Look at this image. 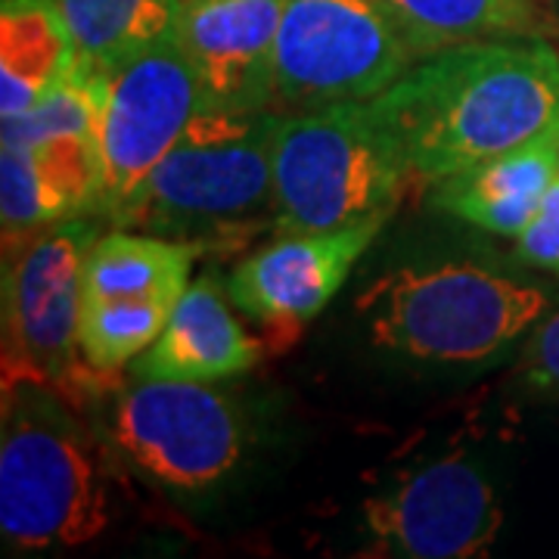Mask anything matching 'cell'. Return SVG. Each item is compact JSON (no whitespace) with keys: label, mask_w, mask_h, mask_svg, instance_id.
Returning a JSON list of instances; mask_svg holds the SVG:
<instances>
[{"label":"cell","mask_w":559,"mask_h":559,"mask_svg":"<svg viewBox=\"0 0 559 559\" xmlns=\"http://www.w3.org/2000/svg\"><path fill=\"white\" fill-rule=\"evenodd\" d=\"M79 60L106 72L140 50L178 38L180 0H53Z\"/></svg>","instance_id":"obj_19"},{"label":"cell","mask_w":559,"mask_h":559,"mask_svg":"<svg viewBox=\"0 0 559 559\" xmlns=\"http://www.w3.org/2000/svg\"><path fill=\"white\" fill-rule=\"evenodd\" d=\"M100 146H7L0 153V221L7 259L84 209H100Z\"/></svg>","instance_id":"obj_13"},{"label":"cell","mask_w":559,"mask_h":559,"mask_svg":"<svg viewBox=\"0 0 559 559\" xmlns=\"http://www.w3.org/2000/svg\"><path fill=\"white\" fill-rule=\"evenodd\" d=\"M75 66L79 50L53 0H0V119L32 109Z\"/></svg>","instance_id":"obj_17"},{"label":"cell","mask_w":559,"mask_h":559,"mask_svg":"<svg viewBox=\"0 0 559 559\" xmlns=\"http://www.w3.org/2000/svg\"><path fill=\"white\" fill-rule=\"evenodd\" d=\"M103 84L100 215L124 209L200 112V81L178 38L97 72Z\"/></svg>","instance_id":"obj_10"},{"label":"cell","mask_w":559,"mask_h":559,"mask_svg":"<svg viewBox=\"0 0 559 559\" xmlns=\"http://www.w3.org/2000/svg\"><path fill=\"white\" fill-rule=\"evenodd\" d=\"M286 0H180L178 40L202 109H274V44Z\"/></svg>","instance_id":"obj_12"},{"label":"cell","mask_w":559,"mask_h":559,"mask_svg":"<svg viewBox=\"0 0 559 559\" xmlns=\"http://www.w3.org/2000/svg\"><path fill=\"white\" fill-rule=\"evenodd\" d=\"M97 237L94 221H62L3 267V382L50 385L81 411L121 382L81 352V267Z\"/></svg>","instance_id":"obj_6"},{"label":"cell","mask_w":559,"mask_h":559,"mask_svg":"<svg viewBox=\"0 0 559 559\" xmlns=\"http://www.w3.org/2000/svg\"><path fill=\"white\" fill-rule=\"evenodd\" d=\"M500 528L495 485L460 454L419 466L360 507L367 557L481 559Z\"/></svg>","instance_id":"obj_9"},{"label":"cell","mask_w":559,"mask_h":559,"mask_svg":"<svg viewBox=\"0 0 559 559\" xmlns=\"http://www.w3.org/2000/svg\"><path fill=\"white\" fill-rule=\"evenodd\" d=\"M280 109H202L112 224L168 240L237 246L274 227Z\"/></svg>","instance_id":"obj_3"},{"label":"cell","mask_w":559,"mask_h":559,"mask_svg":"<svg viewBox=\"0 0 559 559\" xmlns=\"http://www.w3.org/2000/svg\"><path fill=\"white\" fill-rule=\"evenodd\" d=\"M81 414L50 385L3 382L0 538L10 554L72 550L109 528V454Z\"/></svg>","instance_id":"obj_2"},{"label":"cell","mask_w":559,"mask_h":559,"mask_svg":"<svg viewBox=\"0 0 559 559\" xmlns=\"http://www.w3.org/2000/svg\"><path fill=\"white\" fill-rule=\"evenodd\" d=\"M559 178V128L520 150L479 162L432 187V200L448 215L488 234L516 240L538 212L547 187Z\"/></svg>","instance_id":"obj_15"},{"label":"cell","mask_w":559,"mask_h":559,"mask_svg":"<svg viewBox=\"0 0 559 559\" xmlns=\"http://www.w3.org/2000/svg\"><path fill=\"white\" fill-rule=\"evenodd\" d=\"M399 143L373 100L280 112L274 138V230L314 234L395 215L411 190Z\"/></svg>","instance_id":"obj_4"},{"label":"cell","mask_w":559,"mask_h":559,"mask_svg":"<svg viewBox=\"0 0 559 559\" xmlns=\"http://www.w3.org/2000/svg\"><path fill=\"white\" fill-rule=\"evenodd\" d=\"M109 441L146 479L171 491H205L234 473L246 429L212 382L121 380L112 392Z\"/></svg>","instance_id":"obj_8"},{"label":"cell","mask_w":559,"mask_h":559,"mask_svg":"<svg viewBox=\"0 0 559 559\" xmlns=\"http://www.w3.org/2000/svg\"><path fill=\"white\" fill-rule=\"evenodd\" d=\"M414 62L380 0H286L274 44V109L377 100Z\"/></svg>","instance_id":"obj_7"},{"label":"cell","mask_w":559,"mask_h":559,"mask_svg":"<svg viewBox=\"0 0 559 559\" xmlns=\"http://www.w3.org/2000/svg\"><path fill=\"white\" fill-rule=\"evenodd\" d=\"M522 373L538 389H559V311L535 330L522 355Z\"/></svg>","instance_id":"obj_21"},{"label":"cell","mask_w":559,"mask_h":559,"mask_svg":"<svg viewBox=\"0 0 559 559\" xmlns=\"http://www.w3.org/2000/svg\"><path fill=\"white\" fill-rule=\"evenodd\" d=\"M227 299L212 280L190 283L159 340L124 373L153 380L218 382L252 370L261 358V342L242 326Z\"/></svg>","instance_id":"obj_14"},{"label":"cell","mask_w":559,"mask_h":559,"mask_svg":"<svg viewBox=\"0 0 559 559\" xmlns=\"http://www.w3.org/2000/svg\"><path fill=\"white\" fill-rule=\"evenodd\" d=\"M423 60L473 40L544 38V0H380Z\"/></svg>","instance_id":"obj_18"},{"label":"cell","mask_w":559,"mask_h":559,"mask_svg":"<svg viewBox=\"0 0 559 559\" xmlns=\"http://www.w3.org/2000/svg\"><path fill=\"white\" fill-rule=\"evenodd\" d=\"M417 187L559 128V53L544 38L473 40L423 57L377 100Z\"/></svg>","instance_id":"obj_1"},{"label":"cell","mask_w":559,"mask_h":559,"mask_svg":"<svg viewBox=\"0 0 559 559\" xmlns=\"http://www.w3.org/2000/svg\"><path fill=\"white\" fill-rule=\"evenodd\" d=\"M200 252L193 242L128 227L100 234L84 255L81 299L178 305L190 289V274Z\"/></svg>","instance_id":"obj_16"},{"label":"cell","mask_w":559,"mask_h":559,"mask_svg":"<svg viewBox=\"0 0 559 559\" xmlns=\"http://www.w3.org/2000/svg\"><path fill=\"white\" fill-rule=\"evenodd\" d=\"M516 255L532 267L559 271V178L547 187L538 212L516 237Z\"/></svg>","instance_id":"obj_20"},{"label":"cell","mask_w":559,"mask_h":559,"mask_svg":"<svg viewBox=\"0 0 559 559\" xmlns=\"http://www.w3.org/2000/svg\"><path fill=\"white\" fill-rule=\"evenodd\" d=\"M547 311V293L473 261L399 267L358 299L370 340L385 352L476 364L503 352Z\"/></svg>","instance_id":"obj_5"},{"label":"cell","mask_w":559,"mask_h":559,"mask_svg":"<svg viewBox=\"0 0 559 559\" xmlns=\"http://www.w3.org/2000/svg\"><path fill=\"white\" fill-rule=\"evenodd\" d=\"M389 218L380 215L314 234H277V240L234 267L227 296L249 318L271 326H301L340 293L355 261L373 246Z\"/></svg>","instance_id":"obj_11"}]
</instances>
